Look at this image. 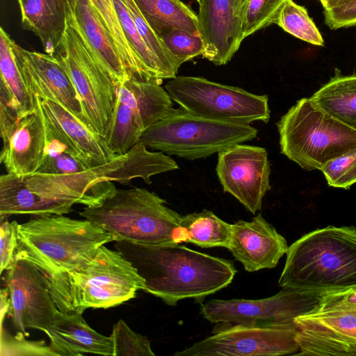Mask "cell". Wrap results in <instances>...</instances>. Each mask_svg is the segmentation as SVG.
<instances>
[{
	"label": "cell",
	"instance_id": "1",
	"mask_svg": "<svg viewBox=\"0 0 356 356\" xmlns=\"http://www.w3.org/2000/svg\"><path fill=\"white\" fill-rule=\"evenodd\" d=\"M152 174L149 154L138 143L113 161L79 173L1 175V220L11 215H64L75 204L98 207L117 188L113 182L125 184L136 178L147 181Z\"/></svg>",
	"mask_w": 356,
	"mask_h": 356
},
{
	"label": "cell",
	"instance_id": "2",
	"mask_svg": "<svg viewBox=\"0 0 356 356\" xmlns=\"http://www.w3.org/2000/svg\"><path fill=\"white\" fill-rule=\"evenodd\" d=\"M115 248L143 278L144 291L170 306L186 298L201 300L222 289L237 272L229 260L179 244L148 245L117 241Z\"/></svg>",
	"mask_w": 356,
	"mask_h": 356
},
{
	"label": "cell",
	"instance_id": "3",
	"mask_svg": "<svg viewBox=\"0 0 356 356\" xmlns=\"http://www.w3.org/2000/svg\"><path fill=\"white\" fill-rule=\"evenodd\" d=\"M278 284L322 293L356 289V228L329 225L303 235L289 246Z\"/></svg>",
	"mask_w": 356,
	"mask_h": 356
},
{
	"label": "cell",
	"instance_id": "4",
	"mask_svg": "<svg viewBox=\"0 0 356 356\" xmlns=\"http://www.w3.org/2000/svg\"><path fill=\"white\" fill-rule=\"evenodd\" d=\"M45 276L50 295L63 312L83 314L88 308L115 307L145 289V280L131 262L105 245L81 268Z\"/></svg>",
	"mask_w": 356,
	"mask_h": 356
},
{
	"label": "cell",
	"instance_id": "5",
	"mask_svg": "<svg viewBox=\"0 0 356 356\" xmlns=\"http://www.w3.org/2000/svg\"><path fill=\"white\" fill-rule=\"evenodd\" d=\"M115 237L88 219L64 215L34 217L19 224L16 255L51 275L79 268Z\"/></svg>",
	"mask_w": 356,
	"mask_h": 356
},
{
	"label": "cell",
	"instance_id": "6",
	"mask_svg": "<svg viewBox=\"0 0 356 356\" xmlns=\"http://www.w3.org/2000/svg\"><path fill=\"white\" fill-rule=\"evenodd\" d=\"M79 215L113 234L116 241L148 245L180 244L181 216L145 188H116L98 207Z\"/></svg>",
	"mask_w": 356,
	"mask_h": 356
},
{
	"label": "cell",
	"instance_id": "7",
	"mask_svg": "<svg viewBox=\"0 0 356 356\" xmlns=\"http://www.w3.org/2000/svg\"><path fill=\"white\" fill-rule=\"evenodd\" d=\"M276 125L281 153L308 171L321 170L330 160L356 148V130L309 97L298 100Z\"/></svg>",
	"mask_w": 356,
	"mask_h": 356
},
{
	"label": "cell",
	"instance_id": "8",
	"mask_svg": "<svg viewBox=\"0 0 356 356\" xmlns=\"http://www.w3.org/2000/svg\"><path fill=\"white\" fill-rule=\"evenodd\" d=\"M257 134L250 124L211 120L179 107L147 128L139 142L148 149L194 160L251 140Z\"/></svg>",
	"mask_w": 356,
	"mask_h": 356
},
{
	"label": "cell",
	"instance_id": "9",
	"mask_svg": "<svg viewBox=\"0 0 356 356\" xmlns=\"http://www.w3.org/2000/svg\"><path fill=\"white\" fill-rule=\"evenodd\" d=\"M164 88L173 102L197 116L241 124L270 120L266 95L191 76H177L168 81Z\"/></svg>",
	"mask_w": 356,
	"mask_h": 356
},
{
	"label": "cell",
	"instance_id": "10",
	"mask_svg": "<svg viewBox=\"0 0 356 356\" xmlns=\"http://www.w3.org/2000/svg\"><path fill=\"white\" fill-rule=\"evenodd\" d=\"M300 355L356 356V289L326 293L293 320Z\"/></svg>",
	"mask_w": 356,
	"mask_h": 356
},
{
	"label": "cell",
	"instance_id": "11",
	"mask_svg": "<svg viewBox=\"0 0 356 356\" xmlns=\"http://www.w3.org/2000/svg\"><path fill=\"white\" fill-rule=\"evenodd\" d=\"M161 84L130 78L115 86L114 106L103 136L115 154L129 152L147 128L175 109Z\"/></svg>",
	"mask_w": 356,
	"mask_h": 356
},
{
	"label": "cell",
	"instance_id": "12",
	"mask_svg": "<svg viewBox=\"0 0 356 356\" xmlns=\"http://www.w3.org/2000/svg\"><path fill=\"white\" fill-rule=\"evenodd\" d=\"M56 56L77 93L84 123L104 136L115 100V86L69 19Z\"/></svg>",
	"mask_w": 356,
	"mask_h": 356
},
{
	"label": "cell",
	"instance_id": "13",
	"mask_svg": "<svg viewBox=\"0 0 356 356\" xmlns=\"http://www.w3.org/2000/svg\"><path fill=\"white\" fill-rule=\"evenodd\" d=\"M209 337L175 356H277L296 355L299 346L294 323L254 325L221 323Z\"/></svg>",
	"mask_w": 356,
	"mask_h": 356
},
{
	"label": "cell",
	"instance_id": "14",
	"mask_svg": "<svg viewBox=\"0 0 356 356\" xmlns=\"http://www.w3.org/2000/svg\"><path fill=\"white\" fill-rule=\"evenodd\" d=\"M326 293L282 288L262 299L209 300L201 305L203 318L212 323L271 325L293 320L314 309Z\"/></svg>",
	"mask_w": 356,
	"mask_h": 356
},
{
	"label": "cell",
	"instance_id": "15",
	"mask_svg": "<svg viewBox=\"0 0 356 356\" xmlns=\"http://www.w3.org/2000/svg\"><path fill=\"white\" fill-rule=\"evenodd\" d=\"M5 286L10 307L8 316L17 332L27 335V329L47 332L57 308L49 291L45 273L29 260L15 254L6 270Z\"/></svg>",
	"mask_w": 356,
	"mask_h": 356
},
{
	"label": "cell",
	"instance_id": "16",
	"mask_svg": "<svg viewBox=\"0 0 356 356\" xmlns=\"http://www.w3.org/2000/svg\"><path fill=\"white\" fill-rule=\"evenodd\" d=\"M216 173L225 192L255 214L270 190L268 153L258 146L236 144L218 153Z\"/></svg>",
	"mask_w": 356,
	"mask_h": 356
},
{
	"label": "cell",
	"instance_id": "17",
	"mask_svg": "<svg viewBox=\"0 0 356 356\" xmlns=\"http://www.w3.org/2000/svg\"><path fill=\"white\" fill-rule=\"evenodd\" d=\"M12 48L31 96L34 99L38 97L60 104L84 123L80 100L58 58L26 50L13 40Z\"/></svg>",
	"mask_w": 356,
	"mask_h": 356
},
{
	"label": "cell",
	"instance_id": "18",
	"mask_svg": "<svg viewBox=\"0 0 356 356\" xmlns=\"http://www.w3.org/2000/svg\"><path fill=\"white\" fill-rule=\"evenodd\" d=\"M248 0H201L197 14L204 58L216 65L227 64L243 40L241 24Z\"/></svg>",
	"mask_w": 356,
	"mask_h": 356
},
{
	"label": "cell",
	"instance_id": "19",
	"mask_svg": "<svg viewBox=\"0 0 356 356\" xmlns=\"http://www.w3.org/2000/svg\"><path fill=\"white\" fill-rule=\"evenodd\" d=\"M0 162L7 173L23 177L36 172L45 145L44 122L38 104L34 111L0 124Z\"/></svg>",
	"mask_w": 356,
	"mask_h": 356
},
{
	"label": "cell",
	"instance_id": "20",
	"mask_svg": "<svg viewBox=\"0 0 356 356\" xmlns=\"http://www.w3.org/2000/svg\"><path fill=\"white\" fill-rule=\"evenodd\" d=\"M289 248L286 239L261 213L250 221L232 224L227 249L248 272L275 268Z\"/></svg>",
	"mask_w": 356,
	"mask_h": 356
},
{
	"label": "cell",
	"instance_id": "21",
	"mask_svg": "<svg viewBox=\"0 0 356 356\" xmlns=\"http://www.w3.org/2000/svg\"><path fill=\"white\" fill-rule=\"evenodd\" d=\"M46 334L56 356H79L88 353L114 355L111 337L93 330L82 317V314L58 310Z\"/></svg>",
	"mask_w": 356,
	"mask_h": 356
},
{
	"label": "cell",
	"instance_id": "22",
	"mask_svg": "<svg viewBox=\"0 0 356 356\" xmlns=\"http://www.w3.org/2000/svg\"><path fill=\"white\" fill-rule=\"evenodd\" d=\"M67 19L77 29L95 59L115 86L131 78L90 0H77L74 13H68Z\"/></svg>",
	"mask_w": 356,
	"mask_h": 356
},
{
	"label": "cell",
	"instance_id": "23",
	"mask_svg": "<svg viewBox=\"0 0 356 356\" xmlns=\"http://www.w3.org/2000/svg\"><path fill=\"white\" fill-rule=\"evenodd\" d=\"M35 99L50 122L81 153L95 164H104L118 156L110 149L103 136L86 125L60 104L38 97Z\"/></svg>",
	"mask_w": 356,
	"mask_h": 356
},
{
	"label": "cell",
	"instance_id": "24",
	"mask_svg": "<svg viewBox=\"0 0 356 356\" xmlns=\"http://www.w3.org/2000/svg\"><path fill=\"white\" fill-rule=\"evenodd\" d=\"M22 24L40 40L45 54L56 56L67 23L66 0H17Z\"/></svg>",
	"mask_w": 356,
	"mask_h": 356
},
{
	"label": "cell",
	"instance_id": "25",
	"mask_svg": "<svg viewBox=\"0 0 356 356\" xmlns=\"http://www.w3.org/2000/svg\"><path fill=\"white\" fill-rule=\"evenodd\" d=\"M38 106L44 122L45 145L42 159L36 172L50 175L75 174L99 165L85 156L69 142Z\"/></svg>",
	"mask_w": 356,
	"mask_h": 356
},
{
	"label": "cell",
	"instance_id": "26",
	"mask_svg": "<svg viewBox=\"0 0 356 356\" xmlns=\"http://www.w3.org/2000/svg\"><path fill=\"white\" fill-rule=\"evenodd\" d=\"M13 40L0 29V103L14 111L19 118L36 109V99L29 94L12 48Z\"/></svg>",
	"mask_w": 356,
	"mask_h": 356
},
{
	"label": "cell",
	"instance_id": "27",
	"mask_svg": "<svg viewBox=\"0 0 356 356\" xmlns=\"http://www.w3.org/2000/svg\"><path fill=\"white\" fill-rule=\"evenodd\" d=\"M321 109L356 130V74L338 69L330 81L309 97Z\"/></svg>",
	"mask_w": 356,
	"mask_h": 356
},
{
	"label": "cell",
	"instance_id": "28",
	"mask_svg": "<svg viewBox=\"0 0 356 356\" xmlns=\"http://www.w3.org/2000/svg\"><path fill=\"white\" fill-rule=\"evenodd\" d=\"M134 1L160 37L173 29L201 35L197 15L181 0Z\"/></svg>",
	"mask_w": 356,
	"mask_h": 356
},
{
	"label": "cell",
	"instance_id": "29",
	"mask_svg": "<svg viewBox=\"0 0 356 356\" xmlns=\"http://www.w3.org/2000/svg\"><path fill=\"white\" fill-rule=\"evenodd\" d=\"M232 236V224L204 209L181 216L180 241L201 248H228Z\"/></svg>",
	"mask_w": 356,
	"mask_h": 356
},
{
	"label": "cell",
	"instance_id": "30",
	"mask_svg": "<svg viewBox=\"0 0 356 356\" xmlns=\"http://www.w3.org/2000/svg\"><path fill=\"white\" fill-rule=\"evenodd\" d=\"M104 27L112 38L118 52L131 78L154 80L127 40L113 0H90ZM159 82V81H158Z\"/></svg>",
	"mask_w": 356,
	"mask_h": 356
},
{
	"label": "cell",
	"instance_id": "31",
	"mask_svg": "<svg viewBox=\"0 0 356 356\" xmlns=\"http://www.w3.org/2000/svg\"><path fill=\"white\" fill-rule=\"evenodd\" d=\"M274 24L301 40L316 46L324 45L323 37L307 9L293 0L284 1Z\"/></svg>",
	"mask_w": 356,
	"mask_h": 356
},
{
	"label": "cell",
	"instance_id": "32",
	"mask_svg": "<svg viewBox=\"0 0 356 356\" xmlns=\"http://www.w3.org/2000/svg\"><path fill=\"white\" fill-rule=\"evenodd\" d=\"M124 35L152 78L162 83L168 79L159 60L146 45L124 0H113Z\"/></svg>",
	"mask_w": 356,
	"mask_h": 356
},
{
	"label": "cell",
	"instance_id": "33",
	"mask_svg": "<svg viewBox=\"0 0 356 356\" xmlns=\"http://www.w3.org/2000/svg\"><path fill=\"white\" fill-rule=\"evenodd\" d=\"M136 28L148 48L155 55L168 79L177 76L181 64L167 48L160 36L147 22L134 0H124Z\"/></svg>",
	"mask_w": 356,
	"mask_h": 356
},
{
	"label": "cell",
	"instance_id": "34",
	"mask_svg": "<svg viewBox=\"0 0 356 356\" xmlns=\"http://www.w3.org/2000/svg\"><path fill=\"white\" fill-rule=\"evenodd\" d=\"M285 0H248L242 17L243 40L257 31L274 24Z\"/></svg>",
	"mask_w": 356,
	"mask_h": 356
},
{
	"label": "cell",
	"instance_id": "35",
	"mask_svg": "<svg viewBox=\"0 0 356 356\" xmlns=\"http://www.w3.org/2000/svg\"><path fill=\"white\" fill-rule=\"evenodd\" d=\"M111 338L113 356H154L147 338L132 330L124 320L113 325Z\"/></svg>",
	"mask_w": 356,
	"mask_h": 356
},
{
	"label": "cell",
	"instance_id": "36",
	"mask_svg": "<svg viewBox=\"0 0 356 356\" xmlns=\"http://www.w3.org/2000/svg\"><path fill=\"white\" fill-rule=\"evenodd\" d=\"M160 38L181 65L197 56H202L204 51L202 36L184 30L173 29Z\"/></svg>",
	"mask_w": 356,
	"mask_h": 356
},
{
	"label": "cell",
	"instance_id": "37",
	"mask_svg": "<svg viewBox=\"0 0 356 356\" xmlns=\"http://www.w3.org/2000/svg\"><path fill=\"white\" fill-rule=\"evenodd\" d=\"M321 171L330 186L350 188L356 183V148L330 160Z\"/></svg>",
	"mask_w": 356,
	"mask_h": 356
},
{
	"label": "cell",
	"instance_id": "38",
	"mask_svg": "<svg viewBox=\"0 0 356 356\" xmlns=\"http://www.w3.org/2000/svg\"><path fill=\"white\" fill-rule=\"evenodd\" d=\"M24 334H10L1 327V355H44L56 356L44 341H30Z\"/></svg>",
	"mask_w": 356,
	"mask_h": 356
},
{
	"label": "cell",
	"instance_id": "39",
	"mask_svg": "<svg viewBox=\"0 0 356 356\" xmlns=\"http://www.w3.org/2000/svg\"><path fill=\"white\" fill-rule=\"evenodd\" d=\"M19 224L6 219L1 221L0 273L6 271L13 264L17 247Z\"/></svg>",
	"mask_w": 356,
	"mask_h": 356
},
{
	"label": "cell",
	"instance_id": "40",
	"mask_svg": "<svg viewBox=\"0 0 356 356\" xmlns=\"http://www.w3.org/2000/svg\"><path fill=\"white\" fill-rule=\"evenodd\" d=\"M325 24L332 30L356 26V1L324 8Z\"/></svg>",
	"mask_w": 356,
	"mask_h": 356
},
{
	"label": "cell",
	"instance_id": "41",
	"mask_svg": "<svg viewBox=\"0 0 356 356\" xmlns=\"http://www.w3.org/2000/svg\"><path fill=\"white\" fill-rule=\"evenodd\" d=\"M10 307V300L8 289L5 286L1 289L0 292V313H1V326L3 325V319L8 314Z\"/></svg>",
	"mask_w": 356,
	"mask_h": 356
},
{
	"label": "cell",
	"instance_id": "42",
	"mask_svg": "<svg viewBox=\"0 0 356 356\" xmlns=\"http://www.w3.org/2000/svg\"><path fill=\"white\" fill-rule=\"evenodd\" d=\"M323 8H330L355 1L356 0H318Z\"/></svg>",
	"mask_w": 356,
	"mask_h": 356
},
{
	"label": "cell",
	"instance_id": "43",
	"mask_svg": "<svg viewBox=\"0 0 356 356\" xmlns=\"http://www.w3.org/2000/svg\"><path fill=\"white\" fill-rule=\"evenodd\" d=\"M77 0H66L67 13H74Z\"/></svg>",
	"mask_w": 356,
	"mask_h": 356
}]
</instances>
